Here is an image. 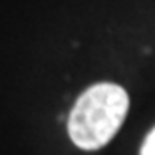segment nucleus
<instances>
[{
  "mask_svg": "<svg viewBox=\"0 0 155 155\" xmlns=\"http://www.w3.org/2000/svg\"><path fill=\"white\" fill-rule=\"evenodd\" d=\"M139 155H155V127L149 131V135L145 137L143 141V147H141V153Z\"/></svg>",
  "mask_w": 155,
  "mask_h": 155,
  "instance_id": "obj_2",
  "label": "nucleus"
},
{
  "mask_svg": "<svg viewBox=\"0 0 155 155\" xmlns=\"http://www.w3.org/2000/svg\"><path fill=\"white\" fill-rule=\"evenodd\" d=\"M129 110V96L117 84H96L74 104L68 133L74 145L94 151L107 145L123 125Z\"/></svg>",
  "mask_w": 155,
  "mask_h": 155,
  "instance_id": "obj_1",
  "label": "nucleus"
}]
</instances>
